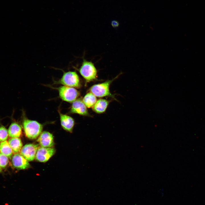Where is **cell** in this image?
Instances as JSON below:
<instances>
[{
	"mask_svg": "<svg viewBox=\"0 0 205 205\" xmlns=\"http://www.w3.org/2000/svg\"><path fill=\"white\" fill-rule=\"evenodd\" d=\"M22 124L26 136L31 139L37 138L43 129V126L41 124L36 121L26 118L23 120Z\"/></svg>",
	"mask_w": 205,
	"mask_h": 205,
	"instance_id": "obj_1",
	"label": "cell"
},
{
	"mask_svg": "<svg viewBox=\"0 0 205 205\" xmlns=\"http://www.w3.org/2000/svg\"><path fill=\"white\" fill-rule=\"evenodd\" d=\"M8 131L9 136L10 138H19L22 134V129L19 124L14 122L10 125Z\"/></svg>",
	"mask_w": 205,
	"mask_h": 205,
	"instance_id": "obj_13",
	"label": "cell"
},
{
	"mask_svg": "<svg viewBox=\"0 0 205 205\" xmlns=\"http://www.w3.org/2000/svg\"><path fill=\"white\" fill-rule=\"evenodd\" d=\"M119 75L111 80H108L104 82L93 85L89 89V91L96 97H109L114 98L110 91L111 84L116 79Z\"/></svg>",
	"mask_w": 205,
	"mask_h": 205,
	"instance_id": "obj_3",
	"label": "cell"
},
{
	"mask_svg": "<svg viewBox=\"0 0 205 205\" xmlns=\"http://www.w3.org/2000/svg\"><path fill=\"white\" fill-rule=\"evenodd\" d=\"M78 71L86 82L93 81L97 77V71L94 64L85 59Z\"/></svg>",
	"mask_w": 205,
	"mask_h": 205,
	"instance_id": "obj_2",
	"label": "cell"
},
{
	"mask_svg": "<svg viewBox=\"0 0 205 205\" xmlns=\"http://www.w3.org/2000/svg\"><path fill=\"white\" fill-rule=\"evenodd\" d=\"M112 26L114 28H116L118 27L119 25V23L117 20H113L111 22Z\"/></svg>",
	"mask_w": 205,
	"mask_h": 205,
	"instance_id": "obj_19",
	"label": "cell"
},
{
	"mask_svg": "<svg viewBox=\"0 0 205 205\" xmlns=\"http://www.w3.org/2000/svg\"><path fill=\"white\" fill-rule=\"evenodd\" d=\"M37 141L40 145L43 147H51L54 144L52 134L46 131L41 133Z\"/></svg>",
	"mask_w": 205,
	"mask_h": 205,
	"instance_id": "obj_11",
	"label": "cell"
},
{
	"mask_svg": "<svg viewBox=\"0 0 205 205\" xmlns=\"http://www.w3.org/2000/svg\"><path fill=\"white\" fill-rule=\"evenodd\" d=\"M70 113L76 114L85 116H90L87 107L80 99H77L72 102L69 111Z\"/></svg>",
	"mask_w": 205,
	"mask_h": 205,
	"instance_id": "obj_7",
	"label": "cell"
},
{
	"mask_svg": "<svg viewBox=\"0 0 205 205\" xmlns=\"http://www.w3.org/2000/svg\"><path fill=\"white\" fill-rule=\"evenodd\" d=\"M59 97L63 101L69 102H73L79 96V92L75 88L65 86L57 88Z\"/></svg>",
	"mask_w": 205,
	"mask_h": 205,
	"instance_id": "obj_5",
	"label": "cell"
},
{
	"mask_svg": "<svg viewBox=\"0 0 205 205\" xmlns=\"http://www.w3.org/2000/svg\"><path fill=\"white\" fill-rule=\"evenodd\" d=\"M109 103V101L106 99H99L92 107L93 110L97 114L102 113L106 111Z\"/></svg>",
	"mask_w": 205,
	"mask_h": 205,
	"instance_id": "obj_12",
	"label": "cell"
},
{
	"mask_svg": "<svg viewBox=\"0 0 205 205\" xmlns=\"http://www.w3.org/2000/svg\"><path fill=\"white\" fill-rule=\"evenodd\" d=\"M55 83L77 88H80L81 86L79 77L75 71L63 72L62 77Z\"/></svg>",
	"mask_w": 205,
	"mask_h": 205,
	"instance_id": "obj_4",
	"label": "cell"
},
{
	"mask_svg": "<svg viewBox=\"0 0 205 205\" xmlns=\"http://www.w3.org/2000/svg\"><path fill=\"white\" fill-rule=\"evenodd\" d=\"M8 131L7 129L3 126H0V142H2L7 139L8 137Z\"/></svg>",
	"mask_w": 205,
	"mask_h": 205,
	"instance_id": "obj_17",
	"label": "cell"
},
{
	"mask_svg": "<svg viewBox=\"0 0 205 205\" xmlns=\"http://www.w3.org/2000/svg\"><path fill=\"white\" fill-rule=\"evenodd\" d=\"M0 153L11 158L13 154V151L10 146L8 142L5 141L0 143Z\"/></svg>",
	"mask_w": 205,
	"mask_h": 205,
	"instance_id": "obj_16",
	"label": "cell"
},
{
	"mask_svg": "<svg viewBox=\"0 0 205 205\" xmlns=\"http://www.w3.org/2000/svg\"><path fill=\"white\" fill-rule=\"evenodd\" d=\"M9 160L8 157L0 153V167L4 168L8 164Z\"/></svg>",
	"mask_w": 205,
	"mask_h": 205,
	"instance_id": "obj_18",
	"label": "cell"
},
{
	"mask_svg": "<svg viewBox=\"0 0 205 205\" xmlns=\"http://www.w3.org/2000/svg\"><path fill=\"white\" fill-rule=\"evenodd\" d=\"M13 152L17 153L20 152L22 146L21 141L19 138H11L8 141Z\"/></svg>",
	"mask_w": 205,
	"mask_h": 205,
	"instance_id": "obj_14",
	"label": "cell"
},
{
	"mask_svg": "<svg viewBox=\"0 0 205 205\" xmlns=\"http://www.w3.org/2000/svg\"><path fill=\"white\" fill-rule=\"evenodd\" d=\"M58 112L62 127L64 130L72 133L75 125L74 119L68 115L61 113L60 110Z\"/></svg>",
	"mask_w": 205,
	"mask_h": 205,
	"instance_id": "obj_10",
	"label": "cell"
},
{
	"mask_svg": "<svg viewBox=\"0 0 205 205\" xmlns=\"http://www.w3.org/2000/svg\"><path fill=\"white\" fill-rule=\"evenodd\" d=\"M82 100L87 108L92 107L97 100L96 97L90 92L87 93Z\"/></svg>",
	"mask_w": 205,
	"mask_h": 205,
	"instance_id": "obj_15",
	"label": "cell"
},
{
	"mask_svg": "<svg viewBox=\"0 0 205 205\" xmlns=\"http://www.w3.org/2000/svg\"><path fill=\"white\" fill-rule=\"evenodd\" d=\"M55 152V149L53 147H41L38 148L35 159L38 161L45 162L49 160Z\"/></svg>",
	"mask_w": 205,
	"mask_h": 205,
	"instance_id": "obj_6",
	"label": "cell"
},
{
	"mask_svg": "<svg viewBox=\"0 0 205 205\" xmlns=\"http://www.w3.org/2000/svg\"><path fill=\"white\" fill-rule=\"evenodd\" d=\"M38 148V145L37 144H26L22 147L21 154L28 161H32L35 158Z\"/></svg>",
	"mask_w": 205,
	"mask_h": 205,
	"instance_id": "obj_8",
	"label": "cell"
},
{
	"mask_svg": "<svg viewBox=\"0 0 205 205\" xmlns=\"http://www.w3.org/2000/svg\"><path fill=\"white\" fill-rule=\"evenodd\" d=\"M12 163L13 166L18 169H25L30 167L28 161L21 154L17 153L12 157Z\"/></svg>",
	"mask_w": 205,
	"mask_h": 205,
	"instance_id": "obj_9",
	"label": "cell"
},
{
	"mask_svg": "<svg viewBox=\"0 0 205 205\" xmlns=\"http://www.w3.org/2000/svg\"><path fill=\"white\" fill-rule=\"evenodd\" d=\"M1 171V168L0 167V172Z\"/></svg>",
	"mask_w": 205,
	"mask_h": 205,
	"instance_id": "obj_20",
	"label": "cell"
}]
</instances>
